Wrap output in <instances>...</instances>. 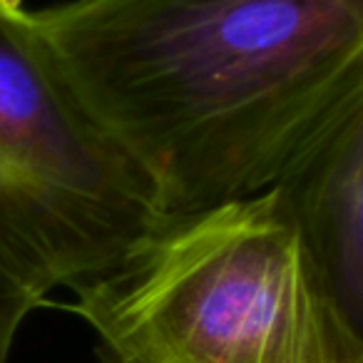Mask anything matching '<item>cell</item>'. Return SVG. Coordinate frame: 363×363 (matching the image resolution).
<instances>
[{
  "label": "cell",
  "instance_id": "obj_2",
  "mask_svg": "<svg viewBox=\"0 0 363 363\" xmlns=\"http://www.w3.org/2000/svg\"><path fill=\"white\" fill-rule=\"evenodd\" d=\"M65 308L100 363H363L277 187L162 217Z\"/></svg>",
  "mask_w": 363,
  "mask_h": 363
},
{
  "label": "cell",
  "instance_id": "obj_1",
  "mask_svg": "<svg viewBox=\"0 0 363 363\" xmlns=\"http://www.w3.org/2000/svg\"><path fill=\"white\" fill-rule=\"evenodd\" d=\"M33 18L164 217L272 189L363 70V0H65Z\"/></svg>",
  "mask_w": 363,
  "mask_h": 363
},
{
  "label": "cell",
  "instance_id": "obj_3",
  "mask_svg": "<svg viewBox=\"0 0 363 363\" xmlns=\"http://www.w3.org/2000/svg\"><path fill=\"white\" fill-rule=\"evenodd\" d=\"M162 217L26 0H0V269L48 303L110 269Z\"/></svg>",
  "mask_w": 363,
  "mask_h": 363
},
{
  "label": "cell",
  "instance_id": "obj_5",
  "mask_svg": "<svg viewBox=\"0 0 363 363\" xmlns=\"http://www.w3.org/2000/svg\"><path fill=\"white\" fill-rule=\"evenodd\" d=\"M40 306H45V301L0 269V363H8L21 326Z\"/></svg>",
  "mask_w": 363,
  "mask_h": 363
},
{
  "label": "cell",
  "instance_id": "obj_4",
  "mask_svg": "<svg viewBox=\"0 0 363 363\" xmlns=\"http://www.w3.org/2000/svg\"><path fill=\"white\" fill-rule=\"evenodd\" d=\"M274 187L363 338V70L308 132Z\"/></svg>",
  "mask_w": 363,
  "mask_h": 363
}]
</instances>
